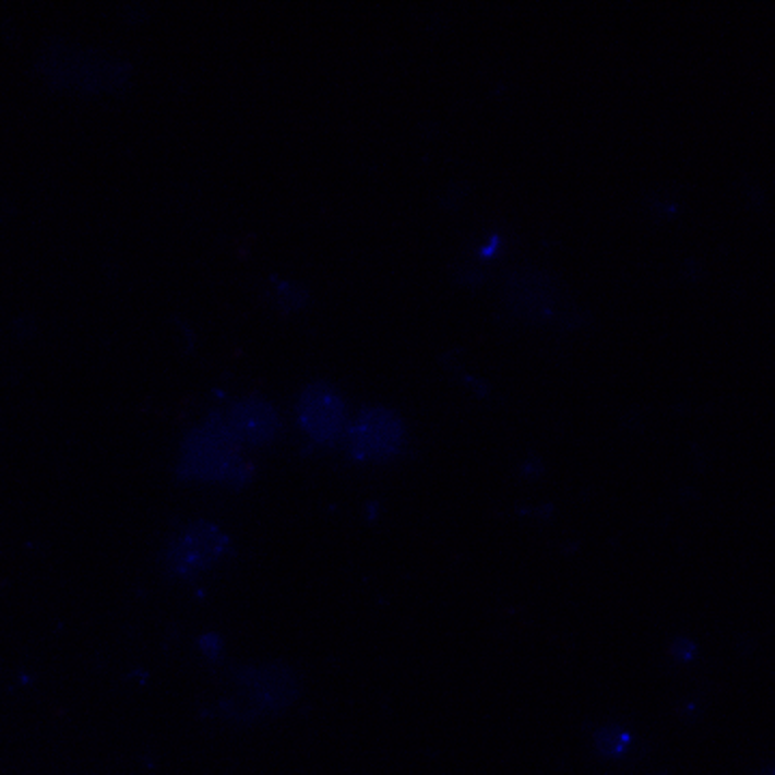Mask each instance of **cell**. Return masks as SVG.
Masks as SVG:
<instances>
[{
	"label": "cell",
	"mask_w": 775,
	"mask_h": 775,
	"mask_svg": "<svg viewBox=\"0 0 775 775\" xmlns=\"http://www.w3.org/2000/svg\"><path fill=\"white\" fill-rule=\"evenodd\" d=\"M298 420L310 440L332 444L345 425V403L330 384H310L300 394Z\"/></svg>",
	"instance_id": "obj_4"
},
{
	"label": "cell",
	"mask_w": 775,
	"mask_h": 775,
	"mask_svg": "<svg viewBox=\"0 0 775 775\" xmlns=\"http://www.w3.org/2000/svg\"><path fill=\"white\" fill-rule=\"evenodd\" d=\"M349 453L358 462H382L401 451L403 422L386 407H367L347 433Z\"/></svg>",
	"instance_id": "obj_3"
},
{
	"label": "cell",
	"mask_w": 775,
	"mask_h": 775,
	"mask_svg": "<svg viewBox=\"0 0 775 775\" xmlns=\"http://www.w3.org/2000/svg\"><path fill=\"white\" fill-rule=\"evenodd\" d=\"M241 685L248 694V700L254 704H263L267 708L285 706L294 702L296 696V679L287 668L281 666H265L250 670L243 675Z\"/></svg>",
	"instance_id": "obj_6"
},
{
	"label": "cell",
	"mask_w": 775,
	"mask_h": 775,
	"mask_svg": "<svg viewBox=\"0 0 775 775\" xmlns=\"http://www.w3.org/2000/svg\"><path fill=\"white\" fill-rule=\"evenodd\" d=\"M227 425L231 427L233 436L241 446H265L281 431L278 412L270 401L261 396L239 398L229 412Z\"/></svg>",
	"instance_id": "obj_5"
},
{
	"label": "cell",
	"mask_w": 775,
	"mask_h": 775,
	"mask_svg": "<svg viewBox=\"0 0 775 775\" xmlns=\"http://www.w3.org/2000/svg\"><path fill=\"white\" fill-rule=\"evenodd\" d=\"M177 474L183 480L243 485L250 478V465L241 460V444L231 427L220 416H212L194 427L179 453Z\"/></svg>",
	"instance_id": "obj_1"
},
{
	"label": "cell",
	"mask_w": 775,
	"mask_h": 775,
	"mask_svg": "<svg viewBox=\"0 0 775 775\" xmlns=\"http://www.w3.org/2000/svg\"><path fill=\"white\" fill-rule=\"evenodd\" d=\"M229 549L227 533L210 522L186 526L168 545L166 564L175 577H196L210 571Z\"/></svg>",
	"instance_id": "obj_2"
},
{
	"label": "cell",
	"mask_w": 775,
	"mask_h": 775,
	"mask_svg": "<svg viewBox=\"0 0 775 775\" xmlns=\"http://www.w3.org/2000/svg\"><path fill=\"white\" fill-rule=\"evenodd\" d=\"M629 737L619 728H606L597 735V746L604 754H622Z\"/></svg>",
	"instance_id": "obj_7"
}]
</instances>
